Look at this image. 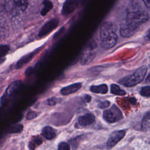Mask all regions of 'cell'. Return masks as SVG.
Wrapping results in <instances>:
<instances>
[{
  "label": "cell",
  "mask_w": 150,
  "mask_h": 150,
  "mask_svg": "<svg viewBox=\"0 0 150 150\" xmlns=\"http://www.w3.org/2000/svg\"><path fill=\"white\" fill-rule=\"evenodd\" d=\"M115 25L110 22H104L100 28L101 46L105 49H110L115 46L118 36L115 33Z\"/></svg>",
  "instance_id": "obj_1"
},
{
  "label": "cell",
  "mask_w": 150,
  "mask_h": 150,
  "mask_svg": "<svg viewBox=\"0 0 150 150\" xmlns=\"http://www.w3.org/2000/svg\"><path fill=\"white\" fill-rule=\"evenodd\" d=\"M149 19L148 13L144 11H131L128 13L125 24L137 31V29Z\"/></svg>",
  "instance_id": "obj_2"
},
{
  "label": "cell",
  "mask_w": 150,
  "mask_h": 150,
  "mask_svg": "<svg viewBox=\"0 0 150 150\" xmlns=\"http://www.w3.org/2000/svg\"><path fill=\"white\" fill-rule=\"evenodd\" d=\"M147 72V67L142 66L139 67L132 74L127 76L119 80V83L127 87H132L142 81Z\"/></svg>",
  "instance_id": "obj_3"
},
{
  "label": "cell",
  "mask_w": 150,
  "mask_h": 150,
  "mask_svg": "<svg viewBox=\"0 0 150 150\" xmlns=\"http://www.w3.org/2000/svg\"><path fill=\"white\" fill-rule=\"evenodd\" d=\"M122 118V112L115 105H113L110 109L105 110L103 112V118L109 123L116 122Z\"/></svg>",
  "instance_id": "obj_4"
},
{
  "label": "cell",
  "mask_w": 150,
  "mask_h": 150,
  "mask_svg": "<svg viewBox=\"0 0 150 150\" xmlns=\"http://www.w3.org/2000/svg\"><path fill=\"white\" fill-rule=\"evenodd\" d=\"M21 81H15L11 83L8 87L6 88L5 93L2 96L1 99V103L2 105H5L7 103V100L11 96L13 95L16 91L19 90L21 86Z\"/></svg>",
  "instance_id": "obj_5"
},
{
  "label": "cell",
  "mask_w": 150,
  "mask_h": 150,
  "mask_svg": "<svg viewBox=\"0 0 150 150\" xmlns=\"http://www.w3.org/2000/svg\"><path fill=\"white\" fill-rule=\"evenodd\" d=\"M59 23V21L57 19L54 18L51 19L50 21L46 22L41 28L39 32L38 36L43 37L47 34H49L51 31H52L54 28H56Z\"/></svg>",
  "instance_id": "obj_6"
},
{
  "label": "cell",
  "mask_w": 150,
  "mask_h": 150,
  "mask_svg": "<svg viewBox=\"0 0 150 150\" xmlns=\"http://www.w3.org/2000/svg\"><path fill=\"white\" fill-rule=\"evenodd\" d=\"M94 45V42L90 43L87 48L84 50L81 59V63L82 64H86L88 63H90L94 57V53L93 52V50L96 47V45Z\"/></svg>",
  "instance_id": "obj_7"
},
{
  "label": "cell",
  "mask_w": 150,
  "mask_h": 150,
  "mask_svg": "<svg viewBox=\"0 0 150 150\" xmlns=\"http://www.w3.org/2000/svg\"><path fill=\"white\" fill-rule=\"evenodd\" d=\"M125 134V130H120L112 133L107 142V147L108 148H111L112 147L114 146L123 138Z\"/></svg>",
  "instance_id": "obj_8"
},
{
  "label": "cell",
  "mask_w": 150,
  "mask_h": 150,
  "mask_svg": "<svg viewBox=\"0 0 150 150\" xmlns=\"http://www.w3.org/2000/svg\"><path fill=\"white\" fill-rule=\"evenodd\" d=\"M77 5V0H66L63 6L62 15L64 16L69 15L76 9Z\"/></svg>",
  "instance_id": "obj_9"
},
{
  "label": "cell",
  "mask_w": 150,
  "mask_h": 150,
  "mask_svg": "<svg viewBox=\"0 0 150 150\" xmlns=\"http://www.w3.org/2000/svg\"><path fill=\"white\" fill-rule=\"evenodd\" d=\"M95 121V116L91 113H87L80 116L78 119V122L82 127H86L93 124Z\"/></svg>",
  "instance_id": "obj_10"
},
{
  "label": "cell",
  "mask_w": 150,
  "mask_h": 150,
  "mask_svg": "<svg viewBox=\"0 0 150 150\" xmlns=\"http://www.w3.org/2000/svg\"><path fill=\"white\" fill-rule=\"evenodd\" d=\"M81 86L82 84L81 83H74L62 88L60 90V93L63 96H67L77 91L79 89L81 88Z\"/></svg>",
  "instance_id": "obj_11"
},
{
  "label": "cell",
  "mask_w": 150,
  "mask_h": 150,
  "mask_svg": "<svg viewBox=\"0 0 150 150\" xmlns=\"http://www.w3.org/2000/svg\"><path fill=\"white\" fill-rule=\"evenodd\" d=\"M42 134L46 139L49 140L53 139L56 135L55 130L49 126H46L43 128Z\"/></svg>",
  "instance_id": "obj_12"
},
{
  "label": "cell",
  "mask_w": 150,
  "mask_h": 150,
  "mask_svg": "<svg viewBox=\"0 0 150 150\" xmlns=\"http://www.w3.org/2000/svg\"><path fill=\"white\" fill-rule=\"evenodd\" d=\"M135 31L127 26L125 23L121 26L120 34L124 38H129L134 35Z\"/></svg>",
  "instance_id": "obj_13"
},
{
  "label": "cell",
  "mask_w": 150,
  "mask_h": 150,
  "mask_svg": "<svg viewBox=\"0 0 150 150\" xmlns=\"http://www.w3.org/2000/svg\"><path fill=\"white\" fill-rule=\"evenodd\" d=\"M90 90L93 93L105 94L108 92V87L105 84H103L98 86H91L90 88Z\"/></svg>",
  "instance_id": "obj_14"
},
{
  "label": "cell",
  "mask_w": 150,
  "mask_h": 150,
  "mask_svg": "<svg viewBox=\"0 0 150 150\" xmlns=\"http://www.w3.org/2000/svg\"><path fill=\"white\" fill-rule=\"evenodd\" d=\"M43 7L40 12L42 16H45L53 8V4L50 0H44L43 2Z\"/></svg>",
  "instance_id": "obj_15"
},
{
  "label": "cell",
  "mask_w": 150,
  "mask_h": 150,
  "mask_svg": "<svg viewBox=\"0 0 150 150\" xmlns=\"http://www.w3.org/2000/svg\"><path fill=\"white\" fill-rule=\"evenodd\" d=\"M23 129V126L21 124H13L11 125L5 129V132L8 134L12 133H19L21 132Z\"/></svg>",
  "instance_id": "obj_16"
},
{
  "label": "cell",
  "mask_w": 150,
  "mask_h": 150,
  "mask_svg": "<svg viewBox=\"0 0 150 150\" xmlns=\"http://www.w3.org/2000/svg\"><path fill=\"white\" fill-rule=\"evenodd\" d=\"M149 111H148L146 114L144 115L141 124V128L144 131H148L150 127V118H149Z\"/></svg>",
  "instance_id": "obj_17"
},
{
  "label": "cell",
  "mask_w": 150,
  "mask_h": 150,
  "mask_svg": "<svg viewBox=\"0 0 150 150\" xmlns=\"http://www.w3.org/2000/svg\"><path fill=\"white\" fill-rule=\"evenodd\" d=\"M111 92L112 94L117 96H124L126 94L125 90L121 89L118 86L115 84H112L111 86Z\"/></svg>",
  "instance_id": "obj_18"
},
{
  "label": "cell",
  "mask_w": 150,
  "mask_h": 150,
  "mask_svg": "<svg viewBox=\"0 0 150 150\" xmlns=\"http://www.w3.org/2000/svg\"><path fill=\"white\" fill-rule=\"evenodd\" d=\"M13 2L19 10L21 11H23L27 8L28 5V0H13Z\"/></svg>",
  "instance_id": "obj_19"
},
{
  "label": "cell",
  "mask_w": 150,
  "mask_h": 150,
  "mask_svg": "<svg viewBox=\"0 0 150 150\" xmlns=\"http://www.w3.org/2000/svg\"><path fill=\"white\" fill-rule=\"evenodd\" d=\"M33 53H30L29 54H27L25 56H23V57H22L17 63L16 64V67L18 69L22 67L25 64H26V63H28V62H29L32 57H33Z\"/></svg>",
  "instance_id": "obj_20"
},
{
  "label": "cell",
  "mask_w": 150,
  "mask_h": 150,
  "mask_svg": "<svg viewBox=\"0 0 150 150\" xmlns=\"http://www.w3.org/2000/svg\"><path fill=\"white\" fill-rule=\"evenodd\" d=\"M42 142V139L40 138H35L32 139V141L29 142L28 146L30 150H34L36 146L39 145Z\"/></svg>",
  "instance_id": "obj_21"
},
{
  "label": "cell",
  "mask_w": 150,
  "mask_h": 150,
  "mask_svg": "<svg viewBox=\"0 0 150 150\" xmlns=\"http://www.w3.org/2000/svg\"><path fill=\"white\" fill-rule=\"evenodd\" d=\"M9 50V46L8 45H0V58L5 56Z\"/></svg>",
  "instance_id": "obj_22"
},
{
  "label": "cell",
  "mask_w": 150,
  "mask_h": 150,
  "mask_svg": "<svg viewBox=\"0 0 150 150\" xmlns=\"http://www.w3.org/2000/svg\"><path fill=\"white\" fill-rule=\"evenodd\" d=\"M140 94L142 96L149 97L150 96V87L149 86L142 87L140 91Z\"/></svg>",
  "instance_id": "obj_23"
},
{
  "label": "cell",
  "mask_w": 150,
  "mask_h": 150,
  "mask_svg": "<svg viewBox=\"0 0 150 150\" xmlns=\"http://www.w3.org/2000/svg\"><path fill=\"white\" fill-rule=\"evenodd\" d=\"M58 150H70V147L67 143L62 142L58 145Z\"/></svg>",
  "instance_id": "obj_24"
},
{
  "label": "cell",
  "mask_w": 150,
  "mask_h": 150,
  "mask_svg": "<svg viewBox=\"0 0 150 150\" xmlns=\"http://www.w3.org/2000/svg\"><path fill=\"white\" fill-rule=\"evenodd\" d=\"M38 115V113L37 112H35V111H29L28 114H27V116H26V118L29 120H31L32 119H34L36 117H37Z\"/></svg>",
  "instance_id": "obj_25"
},
{
  "label": "cell",
  "mask_w": 150,
  "mask_h": 150,
  "mask_svg": "<svg viewBox=\"0 0 150 150\" xmlns=\"http://www.w3.org/2000/svg\"><path fill=\"white\" fill-rule=\"evenodd\" d=\"M110 103L108 101L105 100V101H104L100 102L99 104H98V107L100 108L104 109V108H105L108 107L110 105Z\"/></svg>",
  "instance_id": "obj_26"
},
{
  "label": "cell",
  "mask_w": 150,
  "mask_h": 150,
  "mask_svg": "<svg viewBox=\"0 0 150 150\" xmlns=\"http://www.w3.org/2000/svg\"><path fill=\"white\" fill-rule=\"evenodd\" d=\"M57 98L55 97H52L47 100V104L49 105H54L57 103Z\"/></svg>",
  "instance_id": "obj_27"
},
{
  "label": "cell",
  "mask_w": 150,
  "mask_h": 150,
  "mask_svg": "<svg viewBox=\"0 0 150 150\" xmlns=\"http://www.w3.org/2000/svg\"><path fill=\"white\" fill-rule=\"evenodd\" d=\"M32 72V67H29V69H28L26 71H25V74L26 76H29Z\"/></svg>",
  "instance_id": "obj_28"
},
{
  "label": "cell",
  "mask_w": 150,
  "mask_h": 150,
  "mask_svg": "<svg viewBox=\"0 0 150 150\" xmlns=\"http://www.w3.org/2000/svg\"><path fill=\"white\" fill-rule=\"evenodd\" d=\"M145 5L148 8H149L150 7V0H142Z\"/></svg>",
  "instance_id": "obj_29"
},
{
  "label": "cell",
  "mask_w": 150,
  "mask_h": 150,
  "mask_svg": "<svg viewBox=\"0 0 150 150\" xmlns=\"http://www.w3.org/2000/svg\"><path fill=\"white\" fill-rule=\"evenodd\" d=\"M84 99H85V100H86V102H90V100H91V97H90V96H89V95H87V94H86V95H85V97H84Z\"/></svg>",
  "instance_id": "obj_30"
},
{
  "label": "cell",
  "mask_w": 150,
  "mask_h": 150,
  "mask_svg": "<svg viewBox=\"0 0 150 150\" xmlns=\"http://www.w3.org/2000/svg\"><path fill=\"white\" fill-rule=\"evenodd\" d=\"M131 101H132L131 102H132V103L133 104H135L136 103V100H135L134 98H131Z\"/></svg>",
  "instance_id": "obj_31"
},
{
  "label": "cell",
  "mask_w": 150,
  "mask_h": 150,
  "mask_svg": "<svg viewBox=\"0 0 150 150\" xmlns=\"http://www.w3.org/2000/svg\"><path fill=\"white\" fill-rule=\"evenodd\" d=\"M131 1H132V3H134L135 4V3H136V4H137V0H131Z\"/></svg>",
  "instance_id": "obj_32"
}]
</instances>
